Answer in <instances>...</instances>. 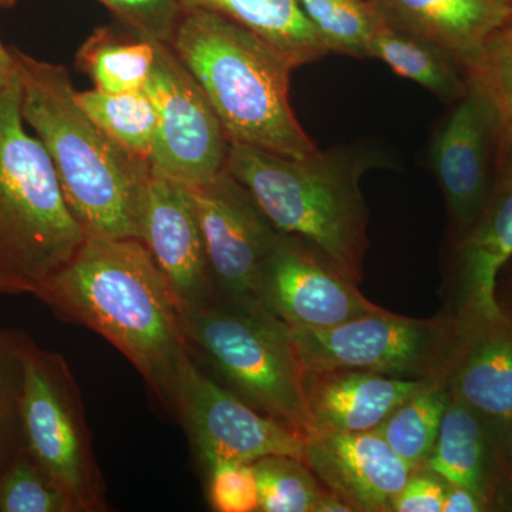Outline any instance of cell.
<instances>
[{
	"label": "cell",
	"mask_w": 512,
	"mask_h": 512,
	"mask_svg": "<svg viewBox=\"0 0 512 512\" xmlns=\"http://www.w3.org/2000/svg\"><path fill=\"white\" fill-rule=\"evenodd\" d=\"M207 470L208 503L217 512H256L258 485L249 463L217 461Z\"/></svg>",
	"instance_id": "cell-32"
},
{
	"label": "cell",
	"mask_w": 512,
	"mask_h": 512,
	"mask_svg": "<svg viewBox=\"0 0 512 512\" xmlns=\"http://www.w3.org/2000/svg\"><path fill=\"white\" fill-rule=\"evenodd\" d=\"M158 43L124 28L100 26L77 50L76 67L92 79L94 89L134 92L147 86Z\"/></svg>",
	"instance_id": "cell-23"
},
{
	"label": "cell",
	"mask_w": 512,
	"mask_h": 512,
	"mask_svg": "<svg viewBox=\"0 0 512 512\" xmlns=\"http://www.w3.org/2000/svg\"><path fill=\"white\" fill-rule=\"evenodd\" d=\"M493 507L485 498L461 485L448 484L444 494L443 512H487Z\"/></svg>",
	"instance_id": "cell-34"
},
{
	"label": "cell",
	"mask_w": 512,
	"mask_h": 512,
	"mask_svg": "<svg viewBox=\"0 0 512 512\" xmlns=\"http://www.w3.org/2000/svg\"><path fill=\"white\" fill-rule=\"evenodd\" d=\"M498 131L493 99L470 77L466 93L453 103L430 146L431 168L446 200L454 241L471 227L490 195Z\"/></svg>",
	"instance_id": "cell-12"
},
{
	"label": "cell",
	"mask_w": 512,
	"mask_h": 512,
	"mask_svg": "<svg viewBox=\"0 0 512 512\" xmlns=\"http://www.w3.org/2000/svg\"><path fill=\"white\" fill-rule=\"evenodd\" d=\"M369 59L387 64L447 104L456 103L470 82L466 67L443 47L386 23L370 39Z\"/></svg>",
	"instance_id": "cell-22"
},
{
	"label": "cell",
	"mask_w": 512,
	"mask_h": 512,
	"mask_svg": "<svg viewBox=\"0 0 512 512\" xmlns=\"http://www.w3.org/2000/svg\"><path fill=\"white\" fill-rule=\"evenodd\" d=\"M86 237L52 158L26 131L16 70L0 90V292L35 295Z\"/></svg>",
	"instance_id": "cell-5"
},
{
	"label": "cell",
	"mask_w": 512,
	"mask_h": 512,
	"mask_svg": "<svg viewBox=\"0 0 512 512\" xmlns=\"http://www.w3.org/2000/svg\"><path fill=\"white\" fill-rule=\"evenodd\" d=\"M448 399L446 377H426L376 431L397 456L417 470L426 463L436 444Z\"/></svg>",
	"instance_id": "cell-25"
},
{
	"label": "cell",
	"mask_w": 512,
	"mask_h": 512,
	"mask_svg": "<svg viewBox=\"0 0 512 512\" xmlns=\"http://www.w3.org/2000/svg\"><path fill=\"white\" fill-rule=\"evenodd\" d=\"M178 309L191 355L205 359L221 384L303 436L312 433L303 367L285 322L255 299L217 296Z\"/></svg>",
	"instance_id": "cell-6"
},
{
	"label": "cell",
	"mask_w": 512,
	"mask_h": 512,
	"mask_svg": "<svg viewBox=\"0 0 512 512\" xmlns=\"http://www.w3.org/2000/svg\"><path fill=\"white\" fill-rule=\"evenodd\" d=\"M490 94L500 119L497 161L512 151V19L485 46L468 73Z\"/></svg>",
	"instance_id": "cell-29"
},
{
	"label": "cell",
	"mask_w": 512,
	"mask_h": 512,
	"mask_svg": "<svg viewBox=\"0 0 512 512\" xmlns=\"http://www.w3.org/2000/svg\"><path fill=\"white\" fill-rule=\"evenodd\" d=\"M158 126L151 170L198 187L227 167L229 140L204 90L173 47L158 43L146 86Z\"/></svg>",
	"instance_id": "cell-9"
},
{
	"label": "cell",
	"mask_w": 512,
	"mask_h": 512,
	"mask_svg": "<svg viewBox=\"0 0 512 512\" xmlns=\"http://www.w3.org/2000/svg\"><path fill=\"white\" fill-rule=\"evenodd\" d=\"M328 53L369 59V42L383 25L370 0H298Z\"/></svg>",
	"instance_id": "cell-26"
},
{
	"label": "cell",
	"mask_w": 512,
	"mask_h": 512,
	"mask_svg": "<svg viewBox=\"0 0 512 512\" xmlns=\"http://www.w3.org/2000/svg\"><path fill=\"white\" fill-rule=\"evenodd\" d=\"M22 367L19 420L23 450L67 494L76 512L107 511L82 396L66 360L15 330Z\"/></svg>",
	"instance_id": "cell-7"
},
{
	"label": "cell",
	"mask_w": 512,
	"mask_h": 512,
	"mask_svg": "<svg viewBox=\"0 0 512 512\" xmlns=\"http://www.w3.org/2000/svg\"><path fill=\"white\" fill-rule=\"evenodd\" d=\"M191 190L217 296L255 299L259 272L282 232L227 167Z\"/></svg>",
	"instance_id": "cell-13"
},
{
	"label": "cell",
	"mask_w": 512,
	"mask_h": 512,
	"mask_svg": "<svg viewBox=\"0 0 512 512\" xmlns=\"http://www.w3.org/2000/svg\"><path fill=\"white\" fill-rule=\"evenodd\" d=\"M494 511H512V488H508L497 498Z\"/></svg>",
	"instance_id": "cell-38"
},
{
	"label": "cell",
	"mask_w": 512,
	"mask_h": 512,
	"mask_svg": "<svg viewBox=\"0 0 512 512\" xmlns=\"http://www.w3.org/2000/svg\"><path fill=\"white\" fill-rule=\"evenodd\" d=\"M454 244L450 315L471 319L500 312L498 279L512 262V151L497 161L483 210Z\"/></svg>",
	"instance_id": "cell-16"
},
{
	"label": "cell",
	"mask_w": 512,
	"mask_h": 512,
	"mask_svg": "<svg viewBox=\"0 0 512 512\" xmlns=\"http://www.w3.org/2000/svg\"><path fill=\"white\" fill-rule=\"evenodd\" d=\"M508 268H511L512 269V262L510 265H508ZM511 282H512V279H511Z\"/></svg>",
	"instance_id": "cell-39"
},
{
	"label": "cell",
	"mask_w": 512,
	"mask_h": 512,
	"mask_svg": "<svg viewBox=\"0 0 512 512\" xmlns=\"http://www.w3.org/2000/svg\"><path fill=\"white\" fill-rule=\"evenodd\" d=\"M386 25L424 37L476 67L491 37L512 19L510 0H370Z\"/></svg>",
	"instance_id": "cell-18"
},
{
	"label": "cell",
	"mask_w": 512,
	"mask_h": 512,
	"mask_svg": "<svg viewBox=\"0 0 512 512\" xmlns=\"http://www.w3.org/2000/svg\"><path fill=\"white\" fill-rule=\"evenodd\" d=\"M15 2L16 0H0V9L10 8ZM15 72L16 62L12 49H6L0 42V90L10 82Z\"/></svg>",
	"instance_id": "cell-35"
},
{
	"label": "cell",
	"mask_w": 512,
	"mask_h": 512,
	"mask_svg": "<svg viewBox=\"0 0 512 512\" xmlns=\"http://www.w3.org/2000/svg\"><path fill=\"white\" fill-rule=\"evenodd\" d=\"M424 379L365 370H303V389L313 431L376 430L419 389Z\"/></svg>",
	"instance_id": "cell-19"
},
{
	"label": "cell",
	"mask_w": 512,
	"mask_h": 512,
	"mask_svg": "<svg viewBox=\"0 0 512 512\" xmlns=\"http://www.w3.org/2000/svg\"><path fill=\"white\" fill-rule=\"evenodd\" d=\"M503 476L505 490L512 488V423L503 444Z\"/></svg>",
	"instance_id": "cell-37"
},
{
	"label": "cell",
	"mask_w": 512,
	"mask_h": 512,
	"mask_svg": "<svg viewBox=\"0 0 512 512\" xmlns=\"http://www.w3.org/2000/svg\"><path fill=\"white\" fill-rule=\"evenodd\" d=\"M22 116L55 165L70 211L92 237L141 241L151 165L117 147L76 99L69 70L12 49Z\"/></svg>",
	"instance_id": "cell-2"
},
{
	"label": "cell",
	"mask_w": 512,
	"mask_h": 512,
	"mask_svg": "<svg viewBox=\"0 0 512 512\" xmlns=\"http://www.w3.org/2000/svg\"><path fill=\"white\" fill-rule=\"evenodd\" d=\"M258 485L256 512H315L325 485L299 458L268 456L252 463Z\"/></svg>",
	"instance_id": "cell-27"
},
{
	"label": "cell",
	"mask_w": 512,
	"mask_h": 512,
	"mask_svg": "<svg viewBox=\"0 0 512 512\" xmlns=\"http://www.w3.org/2000/svg\"><path fill=\"white\" fill-rule=\"evenodd\" d=\"M35 295L64 322L109 340L175 417L178 384L192 355L177 299L143 241L87 235Z\"/></svg>",
	"instance_id": "cell-1"
},
{
	"label": "cell",
	"mask_w": 512,
	"mask_h": 512,
	"mask_svg": "<svg viewBox=\"0 0 512 512\" xmlns=\"http://www.w3.org/2000/svg\"><path fill=\"white\" fill-rule=\"evenodd\" d=\"M184 12L218 13L264 39L293 67L315 63L328 55L298 0H178Z\"/></svg>",
	"instance_id": "cell-21"
},
{
	"label": "cell",
	"mask_w": 512,
	"mask_h": 512,
	"mask_svg": "<svg viewBox=\"0 0 512 512\" xmlns=\"http://www.w3.org/2000/svg\"><path fill=\"white\" fill-rule=\"evenodd\" d=\"M134 35L167 43L173 40L184 10L178 0H97Z\"/></svg>",
	"instance_id": "cell-31"
},
{
	"label": "cell",
	"mask_w": 512,
	"mask_h": 512,
	"mask_svg": "<svg viewBox=\"0 0 512 512\" xmlns=\"http://www.w3.org/2000/svg\"><path fill=\"white\" fill-rule=\"evenodd\" d=\"M446 488L447 481L436 473L417 468L393 498L390 512H443Z\"/></svg>",
	"instance_id": "cell-33"
},
{
	"label": "cell",
	"mask_w": 512,
	"mask_h": 512,
	"mask_svg": "<svg viewBox=\"0 0 512 512\" xmlns=\"http://www.w3.org/2000/svg\"><path fill=\"white\" fill-rule=\"evenodd\" d=\"M511 6H512V0H510Z\"/></svg>",
	"instance_id": "cell-40"
},
{
	"label": "cell",
	"mask_w": 512,
	"mask_h": 512,
	"mask_svg": "<svg viewBox=\"0 0 512 512\" xmlns=\"http://www.w3.org/2000/svg\"><path fill=\"white\" fill-rule=\"evenodd\" d=\"M170 46L204 90L229 144L296 160L318 153L289 100L295 67L274 46L202 9L183 13Z\"/></svg>",
	"instance_id": "cell-3"
},
{
	"label": "cell",
	"mask_w": 512,
	"mask_h": 512,
	"mask_svg": "<svg viewBox=\"0 0 512 512\" xmlns=\"http://www.w3.org/2000/svg\"><path fill=\"white\" fill-rule=\"evenodd\" d=\"M352 508L349 507L339 495L332 493V491L326 488L325 493L318 501L315 512H352Z\"/></svg>",
	"instance_id": "cell-36"
},
{
	"label": "cell",
	"mask_w": 512,
	"mask_h": 512,
	"mask_svg": "<svg viewBox=\"0 0 512 512\" xmlns=\"http://www.w3.org/2000/svg\"><path fill=\"white\" fill-rule=\"evenodd\" d=\"M424 468L448 484L461 485L491 507L505 490L503 450L480 414L450 394L436 444Z\"/></svg>",
	"instance_id": "cell-20"
},
{
	"label": "cell",
	"mask_w": 512,
	"mask_h": 512,
	"mask_svg": "<svg viewBox=\"0 0 512 512\" xmlns=\"http://www.w3.org/2000/svg\"><path fill=\"white\" fill-rule=\"evenodd\" d=\"M175 417L204 467L217 461L252 464L268 456L305 461L303 434L249 406L192 359L178 384Z\"/></svg>",
	"instance_id": "cell-10"
},
{
	"label": "cell",
	"mask_w": 512,
	"mask_h": 512,
	"mask_svg": "<svg viewBox=\"0 0 512 512\" xmlns=\"http://www.w3.org/2000/svg\"><path fill=\"white\" fill-rule=\"evenodd\" d=\"M0 512H76L53 478L19 450L0 473Z\"/></svg>",
	"instance_id": "cell-28"
},
{
	"label": "cell",
	"mask_w": 512,
	"mask_h": 512,
	"mask_svg": "<svg viewBox=\"0 0 512 512\" xmlns=\"http://www.w3.org/2000/svg\"><path fill=\"white\" fill-rule=\"evenodd\" d=\"M484 318L456 320L446 369L448 392L483 417L500 441L512 423V301Z\"/></svg>",
	"instance_id": "cell-15"
},
{
	"label": "cell",
	"mask_w": 512,
	"mask_h": 512,
	"mask_svg": "<svg viewBox=\"0 0 512 512\" xmlns=\"http://www.w3.org/2000/svg\"><path fill=\"white\" fill-rule=\"evenodd\" d=\"M254 298L289 328L298 329L332 328L386 311L322 252L288 234H281L262 265Z\"/></svg>",
	"instance_id": "cell-11"
},
{
	"label": "cell",
	"mask_w": 512,
	"mask_h": 512,
	"mask_svg": "<svg viewBox=\"0 0 512 512\" xmlns=\"http://www.w3.org/2000/svg\"><path fill=\"white\" fill-rule=\"evenodd\" d=\"M380 161L365 144L319 150L302 160L229 144L227 170L278 231L308 242L359 284L369 245L359 183Z\"/></svg>",
	"instance_id": "cell-4"
},
{
	"label": "cell",
	"mask_w": 512,
	"mask_h": 512,
	"mask_svg": "<svg viewBox=\"0 0 512 512\" xmlns=\"http://www.w3.org/2000/svg\"><path fill=\"white\" fill-rule=\"evenodd\" d=\"M305 463L353 512H390L393 498L416 471L376 430L312 431Z\"/></svg>",
	"instance_id": "cell-17"
},
{
	"label": "cell",
	"mask_w": 512,
	"mask_h": 512,
	"mask_svg": "<svg viewBox=\"0 0 512 512\" xmlns=\"http://www.w3.org/2000/svg\"><path fill=\"white\" fill-rule=\"evenodd\" d=\"M20 386L22 367L15 330H0V473L23 448L19 420Z\"/></svg>",
	"instance_id": "cell-30"
},
{
	"label": "cell",
	"mask_w": 512,
	"mask_h": 512,
	"mask_svg": "<svg viewBox=\"0 0 512 512\" xmlns=\"http://www.w3.org/2000/svg\"><path fill=\"white\" fill-rule=\"evenodd\" d=\"M303 370H365L389 376H444L456 320L412 319L383 311L332 328H291Z\"/></svg>",
	"instance_id": "cell-8"
},
{
	"label": "cell",
	"mask_w": 512,
	"mask_h": 512,
	"mask_svg": "<svg viewBox=\"0 0 512 512\" xmlns=\"http://www.w3.org/2000/svg\"><path fill=\"white\" fill-rule=\"evenodd\" d=\"M77 103L107 137L128 156L151 165L158 126L156 104L146 87L134 92L76 93Z\"/></svg>",
	"instance_id": "cell-24"
},
{
	"label": "cell",
	"mask_w": 512,
	"mask_h": 512,
	"mask_svg": "<svg viewBox=\"0 0 512 512\" xmlns=\"http://www.w3.org/2000/svg\"><path fill=\"white\" fill-rule=\"evenodd\" d=\"M144 242L181 305L217 298L191 187L151 170L143 212Z\"/></svg>",
	"instance_id": "cell-14"
}]
</instances>
